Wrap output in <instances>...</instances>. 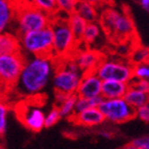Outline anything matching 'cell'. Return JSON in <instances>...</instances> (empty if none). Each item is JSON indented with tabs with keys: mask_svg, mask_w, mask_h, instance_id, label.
<instances>
[{
	"mask_svg": "<svg viewBox=\"0 0 149 149\" xmlns=\"http://www.w3.org/2000/svg\"><path fill=\"white\" fill-rule=\"evenodd\" d=\"M20 51V43L18 38L8 32L0 33V55L10 54Z\"/></svg>",
	"mask_w": 149,
	"mask_h": 149,
	"instance_id": "16",
	"label": "cell"
},
{
	"mask_svg": "<svg viewBox=\"0 0 149 149\" xmlns=\"http://www.w3.org/2000/svg\"><path fill=\"white\" fill-rule=\"evenodd\" d=\"M78 0H55L57 12L64 13L66 15H71L75 12V8Z\"/></svg>",
	"mask_w": 149,
	"mask_h": 149,
	"instance_id": "25",
	"label": "cell"
},
{
	"mask_svg": "<svg viewBox=\"0 0 149 149\" xmlns=\"http://www.w3.org/2000/svg\"><path fill=\"white\" fill-rule=\"evenodd\" d=\"M102 80L97 76L95 71L82 73L76 96L81 98H95L101 96Z\"/></svg>",
	"mask_w": 149,
	"mask_h": 149,
	"instance_id": "11",
	"label": "cell"
},
{
	"mask_svg": "<svg viewBox=\"0 0 149 149\" xmlns=\"http://www.w3.org/2000/svg\"><path fill=\"white\" fill-rule=\"evenodd\" d=\"M15 14H17L18 27L21 35L47 27L51 22L49 15L35 8L30 3H26L19 8Z\"/></svg>",
	"mask_w": 149,
	"mask_h": 149,
	"instance_id": "7",
	"label": "cell"
},
{
	"mask_svg": "<svg viewBox=\"0 0 149 149\" xmlns=\"http://www.w3.org/2000/svg\"><path fill=\"white\" fill-rule=\"evenodd\" d=\"M72 58L80 71L86 73L95 71L104 57H102L101 53L97 50L81 49L78 52H75Z\"/></svg>",
	"mask_w": 149,
	"mask_h": 149,
	"instance_id": "12",
	"label": "cell"
},
{
	"mask_svg": "<svg viewBox=\"0 0 149 149\" xmlns=\"http://www.w3.org/2000/svg\"><path fill=\"white\" fill-rule=\"evenodd\" d=\"M30 4L49 16L55 15L57 12L55 0H30Z\"/></svg>",
	"mask_w": 149,
	"mask_h": 149,
	"instance_id": "24",
	"label": "cell"
},
{
	"mask_svg": "<svg viewBox=\"0 0 149 149\" xmlns=\"http://www.w3.org/2000/svg\"><path fill=\"white\" fill-rule=\"evenodd\" d=\"M123 99L128 103L134 109L142 107V105L148 104V93L142 92L134 88L128 87V90L125 93Z\"/></svg>",
	"mask_w": 149,
	"mask_h": 149,
	"instance_id": "17",
	"label": "cell"
},
{
	"mask_svg": "<svg viewBox=\"0 0 149 149\" xmlns=\"http://www.w3.org/2000/svg\"><path fill=\"white\" fill-rule=\"evenodd\" d=\"M2 85H1V82H0V93H1V90H2Z\"/></svg>",
	"mask_w": 149,
	"mask_h": 149,
	"instance_id": "36",
	"label": "cell"
},
{
	"mask_svg": "<svg viewBox=\"0 0 149 149\" xmlns=\"http://www.w3.org/2000/svg\"><path fill=\"white\" fill-rule=\"evenodd\" d=\"M67 22L70 29L72 31L73 36L75 37V39L77 41L81 40L82 33L85 31V28L88 23L81 17H79V16L77 15L76 13H73V14L69 15V17L67 19Z\"/></svg>",
	"mask_w": 149,
	"mask_h": 149,
	"instance_id": "19",
	"label": "cell"
},
{
	"mask_svg": "<svg viewBox=\"0 0 149 149\" xmlns=\"http://www.w3.org/2000/svg\"><path fill=\"white\" fill-rule=\"evenodd\" d=\"M0 149H4V147H3V146H2V145H1V144H0Z\"/></svg>",
	"mask_w": 149,
	"mask_h": 149,
	"instance_id": "37",
	"label": "cell"
},
{
	"mask_svg": "<svg viewBox=\"0 0 149 149\" xmlns=\"http://www.w3.org/2000/svg\"><path fill=\"white\" fill-rule=\"evenodd\" d=\"M139 3L143 10H149V0H139Z\"/></svg>",
	"mask_w": 149,
	"mask_h": 149,
	"instance_id": "33",
	"label": "cell"
},
{
	"mask_svg": "<svg viewBox=\"0 0 149 149\" xmlns=\"http://www.w3.org/2000/svg\"><path fill=\"white\" fill-rule=\"evenodd\" d=\"M15 12L10 0H0V33L8 29L15 16Z\"/></svg>",
	"mask_w": 149,
	"mask_h": 149,
	"instance_id": "15",
	"label": "cell"
},
{
	"mask_svg": "<svg viewBox=\"0 0 149 149\" xmlns=\"http://www.w3.org/2000/svg\"><path fill=\"white\" fill-rule=\"evenodd\" d=\"M77 96L76 95H68L58 107H56L58 109L61 117H72L74 115V109H75V102H76Z\"/></svg>",
	"mask_w": 149,
	"mask_h": 149,
	"instance_id": "21",
	"label": "cell"
},
{
	"mask_svg": "<svg viewBox=\"0 0 149 149\" xmlns=\"http://www.w3.org/2000/svg\"><path fill=\"white\" fill-rule=\"evenodd\" d=\"M61 115L58 113V109L55 107L52 109L48 113L47 115H45V120H44V127H51L55 125L61 119Z\"/></svg>",
	"mask_w": 149,
	"mask_h": 149,
	"instance_id": "28",
	"label": "cell"
},
{
	"mask_svg": "<svg viewBox=\"0 0 149 149\" xmlns=\"http://www.w3.org/2000/svg\"><path fill=\"white\" fill-rule=\"evenodd\" d=\"M79 1H85V2L91 3L96 8H100L103 5H109L111 0H79Z\"/></svg>",
	"mask_w": 149,
	"mask_h": 149,
	"instance_id": "32",
	"label": "cell"
},
{
	"mask_svg": "<svg viewBox=\"0 0 149 149\" xmlns=\"http://www.w3.org/2000/svg\"><path fill=\"white\" fill-rule=\"evenodd\" d=\"M19 43L24 51L33 56H52V29L50 25L23 33Z\"/></svg>",
	"mask_w": 149,
	"mask_h": 149,
	"instance_id": "5",
	"label": "cell"
},
{
	"mask_svg": "<svg viewBox=\"0 0 149 149\" xmlns=\"http://www.w3.org/2000/svg\"><path fill=\"white\" fill-rule=\"evenodd\" d=\"M72 118L76 124L85 127L99 126L105 121L103 115L98 107H91L80 113H76L73 115Z\"/></svg>",
	"mask_w": 149,
	"mask_h": 149,
	"instance_id": "13",
	"label": "cell"
},
{
	"mask_svg": "<svg viewBox=\"0 0 149 149\" xmlns=\"http://www.w3.org/2000/svg\"><path fill=\"white\" fill-rule=\"evenodd\" d=\"M82 72L77 67L72 57L63 58L61 65L55 67L53 73V87L55 93L65 95H76Z\"/></svg>",
	"mask_w": 149,
	"mask_h": 149,
	"instance_id": "4",
	"label": "cell"
},
{
	"mask_svg": "<svg viewBox=\"0 0 149 149\" xmlns=\"http://www.w3.org/2000/svg\"><path fill=\"white\" fill-rule=\"evenodd\" d=\"M101 36V27L96 22L88 23L85 28V31L82 33L81 42L88 45H92L96 42Z\"/></svg>",
	"mask_w": 149,
	"mask_h": 149,
	"instance_id": "20",
	"label": "cell"
},
{
	"mask_svg": "<svg viewBox=\"0 0 149 149\" xmlns=\"http://www.w3.org/2000/svg\"><path fill=\"white\" fill-rule=\"evenodd\" d=\"M122 149H139V148H137V147H134V146H132V144H128V145H126V146H124Z\"/></svg>",
	"mask_w": 149,
	"mask_h": 149,
	"instance_id": "35",
	"label": "cell"
},
{
	"mask_svg": "<svg viewBox=\"0 0 149 149\" xmlns=\"http://www.w3.org/2000/svg\"><path fill=\"white\" fill-rule=\"evenodd\" d=\"M74 13H76L79 17H81L87 23L96 22L97 18H98V12H97L96 6H94L91 3L79 1V0L76 4Z\"/></svg>",
	"mask_w": 149,
	"mask_h": 149,
	"instance_id": "18",
	"label": "cell"
},
{
	"mask_svg": "<svg viewBox=\"0 0 149 149\" xmlns=\"http://www.w3.org/2000/svg\"><path fill=\"white\" fill-rule=\"evenodd\" d=\"M132 77L134 79H148L149 65L148 63L132 65Z\"/></svg>",
	"mask_w": 149,
	"mask_h": 149,
	"instance_id": "26",
	"label": "cell"
},
{
	"mask_svg": "<svg viewBox=\"0 0 149 149\" xmlns=\"http://www.w3.org/2000/svg\"><path fill=\"white\" fill-rule=\"evenodd\" d=\"M100 136L103 137L104 139H111V138H112V134H111V132H100Z\"/></svg>",
	"mask_w": 149,
	"mask_h": 149,
	"instance_id": "34",
	"label": "cell"
},
{
	"mask_svg": "<svg viewBox=\"0 0 149 149\" xmlns=\"http://www.w3.org/2000/svg\"><path fill=\"white\" fill-rule=\"evenodd\" d=\"M8 107L4 102L0 101V137L3 136L8 128Z\"/></svg>",
	"mask_w": 149,
	"mask_h": 149,
	"instance_id": "27",
	"label": "cell"
},
{
	"mask_svg": "<svg viewBox=\"0 0 149 149\" xmlns=\"http://www.w3.org/2000/svg\"><path fill=\"white\" fill-rule=\"evenodd\" d=\"M103 98L101 96L95 97V98H81V97H77L76 102H75V109H74V114L76 113H80L82 111L91 107H98L100 103L102 102Z\"/></svg>",
	"mask_w": 149,
	"mask_h": 149,
	"instance_id": "22",
	"label": "cell"
},
{
	"mask_svg": "<svg viewBox=\"0 0 149 149\" xmlns=\"http://www.w3.org/2000/svg\"><path fill=\"white\" fill-rule=\"evenodd\" d=\"M54 70L53 56H32L25 60L15 86L21 94L27 96L40 94L47 87Z\"/></svg>",
	"mask_w": 149,
	"mask_h": 149,
	"instance_id": "1",
	"label": "cell"
},
{
	"mask_svg": "<svg viewBox=\"0 0 149 149\" xmlns=\"http://www.w3.org/2000/svg\"><path fill=\"white\" fill-rule=\"evenodd\" d=\"M95 73L102 81L116 80V81L129 84L132 80V65L129 61L111 60L103 58L99 66L96 68Z\"/></svg>",
	"mask_w": 149,
	"mask_h": 149,
	"instance_id": "6",
	"label": "cell"
},
{
	"mask_svg": "<svg viewBox=\"0 0 149 149\" xmlns=\"http://www.w3.org/2000/svg\"><path fill=\"white\" fill-rule=\"evenodd\" d=\"M50 27L52 29V56L53 58L72 57L76 49L77 42L68 25L67 19L55 17L51 19Z\"/></svg>",
	"mask_w": 149,
	"mask_h": 149,
	"instance_id": "3",
	"label": "cell"
},
{
	"mask_svg": "<svg viewBox=\"0 0 149 149\" xmlns=\"http://www.w3.org/2000/svg\"><path fill=\"white\" fill-rule=\"evenodd\" d=\"M128 84L116 80H104L101 85V97L103 99L123 98L128 90Z\"/></svg>",
	"mask_w": 149,
	"mask_h": 149,
	"instance_id": "14",
	"label": "cell"
},
{
	"mask_svg": "<svg viewBox=\"0 0 149 149\" xmlns=\"http://www.w3.org/2000/svg\"><path fill=\"white\" fill-rule=\"evenodd\" d=\"M130 144L139 149H149V137L148 136H141L132 141Z\"/></svg>",
	"mask_w": 149,
	"mask_h": 149,
	"instance_id": "31",
	"label": "cell"
},
{
	"mask_svg": "<svg viewBox=\"0 0 149 149\" xmlns=\"http://www.w3.org/2000/svg\"><path fill=\"white\" fill-rule=\"evenodd\" d=\"M18 117L22 122L24 126H26L31 132H40L44 128L45 114L42 109L36 104H26L18 107Z\"/></svg>",
	"mask_w": 149,
	"mask_h": 149,
	"instance_id": "10",
	"label": "cell"
},
{
	"mask_svg": "<svg viewBox=\"0 0 149 149\" xmlns=\"http://www.w3.org/2000/svg\"><path fill=\"white\" fill-rule=\"evenodd\" d=\"M101 27L109 37L118 42H123L134 37L136 29L132 18L126 13L117 8H107L100 17Z\"/></svg>",
	"mask_w": 149,
	"mask_h": 149,
	"instance_id": "2",
	"label": "cell"
},
{
	"mask_svg": "<svg viewBox=\"0 0 149 149\" xmlns=\"http://www.w3.org/2000/svg\"><path fill=\"white\" fill-rule=\"evenodd\" d=\"M24 63L25 58L20 51L0 55V82L2 87L16 85Z\"/></svg>",
	"mask_w": 149,
	"mask_h": 149,
	"instance_id": "9",
	"label": "cell"
},
{
	"mask_svg": "<svg viewBox=\"0 0 149 149\" xmlns=\"http://www.w3.org/2000/svg\"><path fill=\"white\" fill-rule=\"evenodd\" d=\"M134 117H137L141 121L148 123L149 121V105L145 104L134 109Z\"/></svg>",
	"mask_w": 149,
	"mask_h": 149,
	"instance_id": "29",
	"label": "cell"
},
{
	"mask_svg": "<svg viewBox=\"0 0 149 149\" xmlns=\"http://www.w3.org/2000/svg\"><path fill=\"white\" fill-rule=\"evenodd\" d=\"M129 63L132 65L142 64V63H148V49L144 46H134L130 53Z\"/></svg>",
	"mask_w": 149,
	"mask_h": 149,
	"instance_id": "23",
	"label": "cell"
},
{
	"mask_svg": "<svg viewBox=\"0 0 149 149\" xmlns=\"http://www.w3.org/2000/svg\"><path fill=\"white\" fill-rule=\"evenodd\" d=\"M128 86L139 90V91H142V92L148 93V91H149L148 79H134V78H132V80L129 82Z\"/></svg>",
	"mask_w": 149,
	"mask_h": 149,
	"instance_id": "30",
	"label": "cell"
},
{
	"mask_svg": "<svg viewBox=\"0 0 149 149\" xmlns=\"http://www.w3.org/2000/svg\"><path fill=\"white\" fill-rule=\"evenodd\" d=\"M105 121L122 124L134 118V109L123 98L103 99L98 107Z\"/></svg>",
	"mask_w": 149,
	"mask_h": 149,
	"instance_id": "8",
	"label": "cell"
}]
</instances>
